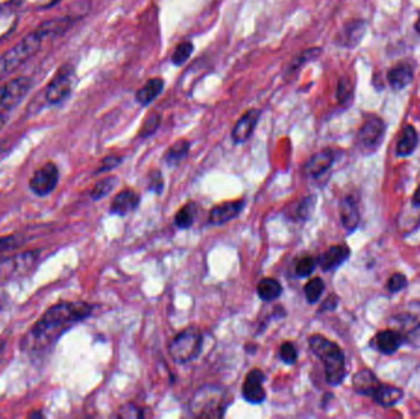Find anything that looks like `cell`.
I'll use <instances>...</instances> for the list:
<instances>
[{"mask_svg": "<svg viewBox=\"0 0 420 419\" xmlns=\"http://www.w3.org/2000/svg\"><path fill=\"white\" fill-rule=\"evenodd\" d=\"M92 305L84 301H61L48 307L30 327L23 340L25 351L42 353L76 323L91 316Z\"/></svg>", "mask_w": 420, "mask_h": 419, "instance_id": "6da1fadb", "label": "cell"}, {"mask_svg": "<svg viewBox=\"0 0 420 419\" xmlns=\"http://www.w3.org/2000/svg\"><path fill=\"white\" fill-rule=\"evenodd\" d=\"M307 342L313 354L324 364L326 382L330 386L341 385L346 376V356L341 347L318 334L310 336Z\"/></svg>", "mask_w": 420, "mask_h": 419, "instance_id": "7a4b0ae2", "label": "cell"}, {"mask_svg": "<svg viewBox=\"0 0 420 419\" xmlns=\"http://www.w3.org/2000/svg\"><path fill=\"white\" fill-rule=\"evenodd\" d=\"M231 403L229 391L219 385L200 386L189 401V413L196 418H222Z\"/></svg>", "mask_w": 420, "mask_h": 419, "instance_id": "3957f363", "label": "cell"}, {"mask_svg": "<svg viewBox=\"0 0 420 419\" xmlns=\"http://www.w3.org/2000/svg\"><path fill=\"white\" fill-rule=\"evenodd\" d=\"M40 251H26L0 260V284L28 277L40 263Z\"/></svg>", "mask_w": 420, "mask_h": 419, "instance_id": "277c9868", "label": "cell"}, {"mask_svg": "<svg viewBox=\"0 0 420 419\" xmlns=\"http://www.w3.org/2000/svg\"><path fill=\"white\" fill-rule=\"evenodd\" d=\"M203 346V337L197 329H186L174 337L169 345V353L177 364H187L198 358Z\"/></svg>", "mask_w": 420, "mask_h": 419, "instance_id": "5b68a950", "label": "cell"}, {"mask_svg": "<svg viewBox=\"0 0 420 419\" xmlns=\"http://www.w3.org/2000/svg\"><path fill=\"white\" fill-rule=\"evenodd\" d=\"M42 42V37L37 34V31H34L25 36L23 40L12 47L9 51H6L3 56H0L6 64L8 73H12L20 65H23V63L29 61L30 58L34 57V54L40 51Z\"/></svg>", "mask_w": 420, "mask_h": 419, "instance_id": "8992f818", "label": "cell"}, {"mask_svg": "<svg viewBox=\"0 0 420 419\" xmlns=\"http://www.w3.org/2000/svg\"><path fill=\"white\" fill-rule=\"evenodd\" d=\"M386 136L385 121L376 116L370 114L360 125L357 134V143L364 153L372 154L379 150Z\"/></svg>", "mask_w": 420, "mask_h": 419, "instance_id": "52a82bcc", "label": "cell"}, {"mask_svg": "<svg viewBox=\"0 0 420 419\" xmlns=\"http://www.w3.org/2000/svg\"><path fill=\"white\" fill-rule=\"evenodd\" d=\"M58 182L59 170L57 165L54 163H45L31 176L29 181L30 191L37 197H45L57 188Z\"/></svg>", "mask_w": 420, "mask_h": 419, "instance_id": "ba28073f", "label": "cell"}, {"mask_svg": "<svg viewBox=\"0 0 420 419\" xmlns=\"http://www.w3.org/2000/svg\"><path fill=\"white\" fill-rule=\"evenodd\" d=\"M31 89V80L26 76L12 79L4 85L0 86V114L12 111L17 108L23 97L29 94Z\"/></svg>", "mask_w": 420, "mask_h": 419, "instance_id": "9c48e42d", "label": "cell"}, {"mask_svg": "<svg viewBox=\"0 0 420 419\" xmlns=\"http://www.w3.org/2000/svg\"><path fill=\"white\" fill-rule=\"evenodd\" d=\"M74 80V69L70 67L59 69L45 89V100L52 105H57L65 100L73 90Z\"/></svg>", "mask_w": 420, "mask_h": 419, "instance_id": "30bf717a", "label": "cell"}, {"mask_svg": "<svg viewBox=\"0 0 420 419\" xmlns=\"http://www.w3.org/2000/svg\"><path fill=\"white\" fill-rule=\"evenodd\" d=\"M393 323L399 326L406 340H420V301H412L403 311L392 318Z\"/></svg>", "mask_w": 420, "mask_h": 419, "instance_id": "8fae6325", "label": "cell"}, {"mask_svg": "<svg viewBox=\"0 0 420 419\" xmlns=\"http://www.w3.org/2000/svg\"><path fill=\"white\" fill-rule=\"evenodd\" d=\"M366 30H368V23L365 20L361 19L349 20L343 25V28L335 36V45L353 50L361 43L364 36L366 34Z\"/></svg>", "mask_w": 420, "mask_h": 419, "instance_id": "7c38bea8", "label": "cell"}, {"mask_svg": "<svg viewBox=\"0 0 420 419\" xmlns=\"http://www.w3.org/2000/svg\"><path fill=\"white\" fill-rule=\"evenodd\" d=\"M266 375L261 369H253L244 378L242 385V396L251 405H260L264 402L267 394L264 391L263 384Z\"/></svg>", "mask_w": 420, "mask_h": 419, "instance_id": "4fadbf2b", "label": "cell"}, {"mask_svg": "<svg viewBox=\"0 0 420 419\" xmlns=\"http://www.w3.org/2000/svg\"><path fill=\"white\" fill-rule=\"evenodd\" d=\"M261 119V111L258 108L247 110L233 125L231 130V138L233 143L242 144L250 139L255 133V127Z\"/></svg>", "mask_w": 420, "mask_h": 419, "instance_id": "5bb4252c", "label": "cell"}, {"mask_svg": "<svg viewBox=\"0 0 420 419\" xmlns=\"http://www.w3.org/2000/svg\"><path fill=\"white\" fill-rule=\"evenodd\" d=\"M404 334L399 329H387L380 331L371 340V346L385 356H391L403 346Z\"/></svg>", "mask_w": 420, "mask_h": 419, "instance_id": "9a60e30c", "label": "cell"}, {"mask_svg": "<svg viewBox=\"0 0 420 419\" xmlns=\"http://www.w3.org/2000/svg\"><path fill=\"white\" fill-rule=\"evenodd\" d=\"M368 397L381 407L390 408L396 406L403 400L404 391L398 386L384 384L379 381L372 387V390L370 391Z\"/></svg>", "mask_w": 420, "mask_h": 419, "instance_id": "2e32d148", "label": "cell"}, {"mask_svg": "<svg viewBox=\"0 0 420 419\" xmlns=\"http://www.w3.org/2000/svg\"><path fill=\"white\" fill-rule=\"evenodd\" d=\"M335 155L332 149H324L313 154L304 165V174L311 178H318L327 174L335 164Z\"/></svg>", "mask_w": 420, "mask_h": 419, "instance_id": "e0dca14e", "label": "cell"}, {"mask_svg": "<svg viewBox=\"0 0 420 419\" xmlns=\"http://www.w3.org/2000/svg\"><path fill=\"white\" fill-rule=\"evenodd\" d=\"M414 79V68L412 63L402 61L395 64L387 72V81L395 91H401L412 84Z\"/></svg>", "mask_w": 420, "mask_h": 419, "instance_id": "ac0fdd59", "label": "cell"}, {"mask_svg": "<svg viewBox=\"0 0 420 419\" xmlns=\"http://www.w3.org/2000/svg\"><path fill=\"white\" fill-rule=\"evenodd\" d=\"M350 249L346 245H335L317 258V265L324 272H332L350 257Z\"/></svg>", "mask_w": 420, "mask_h": 419, "instance_id": "d6986e66", "label": "cell"}, {"mask_svg": "<svg viewBox=\"0 0 420 419\" xmlns=\"http://www.w3.org/2000/svg\"><path fill=\"white\" fill-rule=\"evenodd\" d=\"M244 208V199L219 204L210 210L208 221L211 225H222L227 221H231L235 218H238Z\"/></svg>", "mask_w": 420, "mask_h": 419, "instance_id": "ffe728a7", "label": "cell"}, {"mask_svg": "<svg viewBox=\"0 0 420 419\" xmlns=\"http://www.w3.org/2000/svg\"><path fill=\"white\" fill-rule=\"evenodd\" d=\"M339 216H341L342 227H344L348 234H353L360 224V212L358 203L352 196H346L342 198L339 203Z\"/></svg>", "mask_w": 420, "mask_h": 419, "instance_id": "44dd1931", "label": "cell"}, {"mask_svg": "<svg viewBox=\"0 0 420 419\" xmlns=\"http://www.w3.org/2000/svg\"><path fill=\"white\" fill-rule=\"evenodd\" d=\"M139 204L140 196L132 190H125L114 196L109 207V213L114 216H125L138 210Z\"/></svg>", "mask_w": 420, "mask_h": 419, "instance_id": "7402d4cb", "label": "cell"}, {"mask_svg": "<svg viewBox=\"0 0 420 419\" xmlns=\"http://www.w3.org/2000/svg\"><path fill=\"white\" fill-rule=\"evenodd\" d=\"M76 19L73 17H63L53 20H48L41 23L39 29L36 30L37 34H40L42 40L45 39H54L68 32L70 28L74 25Z\"/></svg>", "mask_w": 420, "mask_h": 419, "instance_id": "603a6c76", "label": "cell"}, {"mask_svg": "<svg viewBox=\"0 0 420 419\" xmlns=\"http://www.w3.org/2000/svg\"><path fill=\"white\" fill-rule=\"evenodd\" d=\"M418 144H419L418 132L413 125H406L398 136L396 155L398 158H408L414 153L415 149L418 147Z\"/></svg>", "mask_w": 420, "mask_h": 419, "instance_id": "cb8c5ba5", "label": "cell"}, {"mask_svg": "<svg viewBox=\"0 0 420 419\" xmlns=\"http://www.w3.org/2000/svg\"><path fill=\"white\" fill-rule=\"evenodd\" d=\"M165 83L161 78L149 79L139 90L136 91V101L143 108H147L161 95Z\"/></svg>", "mask_w": 420, "mask_h": 419, "instance_id": "d4e9b609", "label": "cell"}, {"mask_svg": "<svg viewBox=\"0 0 420 419\" xmlns=\"http://www.w3.org/2000/svg\"><path fill=\"white\" fill-rule=\"evenodd\" d=\"M380 380L376 376L375 373L370 369H361L359 370L357 374L353 376L352 385L354 391L361 395L366 396L370 394V391L372 390V387L379 382Z\"/></svg>", "mask_w": 420, "mask_h": 419, "instance_id": "484cf974", "label": "cell"}, {"mask_svg": "<svg viewBox=\"0 0 420 419\" xmlns=\"http://www.w3.org/2000/svg\"><path fill=\"white\" fill-rule=\"evenodd\" d=\"M283 293V287L274 278H263L257 285V294L263 301H274Z\"/></svg>", "mask_w": 420, "mask_h": 419, "instance_id": "4316f807", "label": "cell"}, {"mask_svg": "<svg viewBox=\"0 0 420 419\" xmlns=\"http://www.w3.org/2000/svg\"><path fill=\"white\" fill-rule=\"evenodd\" d=\"M191 149V143L186 139H180L174 143L165 153L164 160L169 166H177L181 161L186 159Z\"/></svg>", "mask_w": 420, "mask_h": 419, "instance_id": "83f0119b", "label": "cell"}, {"mask_svg": "<svg viewBox=\"0 0 420 419\" xmlns=\"http://www.w3.org/2000/svg\"><path fill=\"white\" fill-rule=\"evenodd\" d=\"M198 207L194 202H188L178 210L175 216V225L182 230H186L193 225L194 221L197 218Z\"/></svg>", "mask_w": 420, "mask_h": 419, "instance_id": "f1b7e54d", "label": "cell"}, {"mask_svg": "<svg viewBox=\"0 0 420 419\" xmlns=\"http://www.w3.org/2000/svg\"><path fill=\"white\" fill-rule=\"evenodd\" d=\"M26 244V238L23 234H12V235H4L0 236V260L8 255H10L14 251L23 247Z\"/></svg>", "mask_w": 420, "mask_h": 419, "instance_id": "f546056e", "label": "cell"}, {"mask_svg": "<svg viewBox=\"0 0 420 419\" xmlns=\"http://www.w3.org/2000/svg\"><path fill=\"white\" fill-rule=\"evenodd\" d=\"M324 289H326V284L321 278L316 277L311 280H308L305 285V288H304L307 303L311 304V305L318 303V300L321 299V296L324 294Z\"/></svg>", "mask_w": 420, "mask_h": 419, "instance_id": "4dcf8cb0", "label": "cell"}, {"mask_svg": "<svg viewBox=\"0 0 420 419\" xmlns=\"http://www.w3.org/2000/svg\"><path fill=\"white\" fill-rule=\"evenodd\" d=\"M117 182H118V178L116 176H109V177L103 178L101 181L97 182L94 188L91 190V199L92 201H100L103 197H106L108 193L116 187Z\"/></svg>", "mask_w": 420, "mask_h": 419, "instance_id": "1f68e13d", "label": "cell"}, {"mask_svg": "<svg viewBox=\"0 0 420 419\" xmlns=\"http://www.w3.org/2000/svg\"><path fill=\"white\" fill-rule=\"evenodd\" d=\"M161 125V114L159 112H150L143 122L140 130H139V138L148 139L154 136Z\"/></svg>", "mask_w": 420, "mask_h": 419, "instance_id": "d6a6232c", "label": "cell"}, {"mask_svg": "<svg viewBox=\"0 0 420 419\" xmlns=\"http://www.w3.org/2000/svg\"><path fill=\"white\" fill-rule=\"evenodd\" d=\"M194 51V45L191 41H183L177 45L175 51L171 56V63L176 67H181L187 62L188 58L192 56Z\"/></svg>", "mask_w": 420, "mask_h": 419, "instance_id": "836d02e7", "label": "cell"}, {"mask_svg": "<svg viewBox=\"0 0 420 419\" xmlns=\"http://www.w3.org/2000/svg\"><path fill=\"white\" fill-rule=\"evenodd\" d=\"M316 196H306L305 198L301 199L295 210L296 221H308L316 207Z\"/></svg>", "mask_w": 420, "mask_h": 419, "instance_id": "e575fe53", "label": "cell"}, {"mask_svg": "<svg viewBox=\"0 0 420 419\" xmlns=\"http://www.w3.org/2000/svg\"><path fill=\"white\" fill-rule=\"evenodd\" d=\"M354 97V85L349 78H342L337 86V100L341 105H346Z\"/></svg>", "mask_w": 420, "mask_h": 419, "instance_id": "d590c367", "label": "cell"}, {"mask_svg": "<svg viewBox=\"0 0 420 419\" xmlns=\"http://www.w3.org/2000/svg\"><path fill=\"white\" fill-rule=\"evenodd\" d=\"M319 54H321V48H310V50L302 52L297 57L291 59L288 72H289V73L295 72L296 69L301 68L304 64H306L307 62H311L313 59H316Z\"/></svg>", "mask_w": 420, "mask_h": 419, "instance_id": "8d00e7d4", "label": "cell"}, {"mask_svg": "<svg viewBox=\"0 0 420 419\" xmlns=\"http://www.w3.org/2000/svg\"><path fill=\"white\" fill-rule=\"evenodd\" d=\"M317 266V260L311 256H304L300 260L296 262L295 273L296 276L300 278L308 277L313 274V271Z\"/></svg>", "mask_w": 420, "mask_h": 419, "instance_id": "74e56055", "label": "cell"}, {"mask_svg": "<svg viewBox=\"0 0 420 419\" xmlns=\"http://www.w3.org/2000/svg\"><path fill=\"white\" fill-rule=\"evenodd\" d=\"M408 285V278L403 273H393L387 280V290L391 294H397L401 290L407 288Z\"/></svg>", "mask_w": 420, "mask_h": 419, "instance_id": "f35d334b", "label": "cell"}, {"mask_svg": "<svg viewBox=\"0 0 420 419\" xmlns=\"http://www.w3.org/2000/svg\"><path fill=\"white\" fill-rule=\"evenodd\" d=\"M279 357L282 359V362H285V364L294 365L297 360V357H299L295 345L291 343V342H284L279 349Z\"/></svg>", "mask_w": 420, "mask_h": 419, "instance_id": "ab89813d", "label": "cell"}, {"mask_svg": "<svg viewBox=\"0 0 420 419\" xmlns=\"http://www.w3.org/2000/svg\"><path fill=\"white\" fill-rule=\"evenodd\" d=\"M148 190L155 194H161L164 191V177L159 170H154L149 174Z\"/></svg>", "mask_w": 420, "mask_h": 419, "instance_id": "60d3db41", "label": "cell"}, {"mask_svg": "<svg viewBox=\"0 0 420 419\" xmlns=\"http://www.w3.org/2000/svg\"><path fill=\"white\" fill-rule=\"evenodd\" d=\"M122 161H123L122 156H118V155H108L101 161V164L98 166V169L95 171V174L97 175V174H103V172L114 170L117 166H120Z\"/></svg>", "mask_w": 420, "mask_h": 419, "instance_id": "b9f144b4", "label": "cell"}, {"mask_svg": "<svg viewBox=\"0 0 420 419\" xmlns=\"http://www.w3.org/2000/svg\"><path fill=\"white\" fill-rule=\"evenodd\" d=\"M118 417L120 418H143L144 417V409L136 407L133 403H128L123 407H120Z\"/></svg>", "mask_w": 420, "mask_h": 419, "instance_id": "7bdbcfd3", "label": "cell"}, {"mask_svg": "<svg viewBox=\"0 0 420 419\" xmlns=\"http://www.w3.org/2000/svg\"><path fill=\"white\" fill-rule=\"evenodd\" d=\"M338 304H339L338 296L335 294H330V296H327V298L324 299V303L321 304L319 309H318V312L322 314V312L335 311Z\"/></svg>", "mask_w": 420, "mask_h": 419, "instance_id": "ee69618b", "label": "cell"}, {"mask_svg": "<svg viewBox=\"0 0 420 419\" xmlns=\"http://www.w3.org/2000/svg\"><path fill=\"white\" fill-rule=\"evenodd\" d=\"M412 205L414 207V208H420V185L415 190L414 193H413V197H412Z\"/></svg>", "mask_w": 420, "mask_h": 419, "instance_id": "f6af8a7d", "label": "cell"}, {"mask_svg": "<svg viewBox=\"0 0 420 419\" xmlns=\"http://www.w3.org/2000/svg\"><path fill=\"white\" fill-rule=\"evenodd\" d=\"M8 70H6V64L3 62V59L0 58V80L3 79V78H6V75H8Z\"/></svg>", "mask_w": 420, "mask_h": 419, "instance_id": "bcb514c9", "label": "cell"}, {"mask_svg": "<svg viewBox=\"0 0 420 419\" xmlns=\"http://www.w3.org/2000/svg\"><path fill=\"white\" fill-rule=\"evenodd\" d=\"M6 304H8V295L1 293V294H0V311L4 310Z\"/></svg>", "mask_w": 420, "mask_h": 419, "instance_id": "7dc6e473", "label": "cell"}, {"mask_svg": "<svg viewBox=\"0 0 420 419\" xmlns=\"http://www.w3.org/2000/svg\"><path fill=\"white\" fill-rule=\"evenodd\" d=\"M45 416L41 412L40 409H34L31 413H29V418H43Z\"/></svg>", "mask_w": 420, "mask_h": 419, "instance_id": "c3c4849f", "label": "cell"}, {"mask_svg": "<svg viewBox=\"0 0 420 419\" xmlns=\"http://www.w3.org/2000/svg\"><path fill=\"white\" fill-rule=\"evenodd\" d=\"M414 30L417 31V34L420 36V12L418 14V17H417V21L414 23Z\"/></svg>", "mask_w": 420, "mask_h": 419, "instance_id": "681fc988", "label": "cell"}, {"mask_svg": "<svg viewBox=\"0 0 420 419\" xmlns=\"http://www.w3.org/2000/svg\"><path fill=\"white\" fill-rule=\"evenodd\" d=\"M4 122H6V119H4V114H0V130L3 128V125H4Z\"/></svg>", "mask_w": 420, "mask_h": 419, "instance_id": "f907efd6", "label": "cell"}]
</instances>
